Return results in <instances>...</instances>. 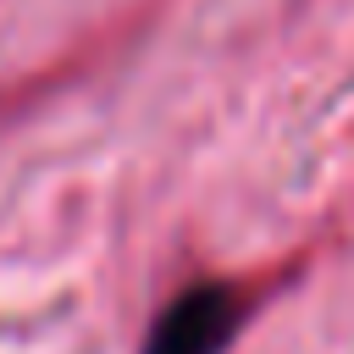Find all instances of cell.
<instances>
[{
	"label": "cell",
	"instance_id": "6da1fadb",
	"mask_svg": "<svg viewBox=\"0 0 354 354\" xmlns=\"http://www.w3.org/2000/svg\"><path fill=\"white\" fill-rule=\"evenodd\" d=\"M249 304L254 299L238 282H194L155 315L144 354H221L232 343V332L243 326Z\"/></svg>",
	"mask_w": 354,
	"mask_h": 354
}]
</instances>
